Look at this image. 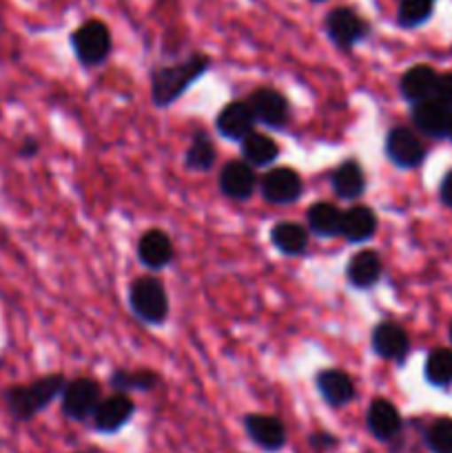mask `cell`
<instances>
[{"label": "cell", "instance_id": "2", "mask_svg": "<svg viewBox=\"0 0 452 453\" xmlns=\"http://www.w3.org/2000/svg\"><path fill=\"white\" fill-rule=\"evenodd\" d=\"M211 69V58L204 53H195L182 62L160 66L151 75V100L155 106H168L184 96L193 82H198Z\"/></svg>", "mask_w": 452, "mask_h": 453}, {"label": "cell", "instance_id": "14", "mask_svg": "<svg viewBox=\"0 0 452 453\" xmlns=\"http://www.w3.org/2000/svg\"><path fill=\"white\" fill-rule=\"evenodd\" d=\"M366 427L379 442H393L401 434L403 420L397 407L386 398H375L366 411Z\"/></svg>", "mask_w": 452, "mask_h": 453}, {"label": "cell", "instance_id": "30", "mask_svg": "<svg viewBox=\"0 0 452 453\" xmlns=\"http://www.w3.org/2000/svg\"><path fill=\"white\" fill-rule=\"evenodd\" d=\"M425 447L433 453H452V418H439L425 429Z\"/></svg>", "mask_w": 452, "mask_h": 453}, {"label": "cell", "instance_id": "5", "mask_svg": "<svg viewBox=\"0 0 452 453\" xmlns=\"http://www.w3.org/2000/svg\"><path fill=\"white\" fill-rule=\"evenodd\" d=\"M71 47L82 66H97L111 53V31L102 20H87L71 34Z\"/></svg>", "mask_w": 452, "mask_h": 453}, {"label": "cell", "instance_id": "27", "mask_svg": "<svg viewBox=\"0 0 452 453\" xmlns=\"http://www.w3.org/2000/svg\"><path fill=\"white\" fill-rule=\"evenodd\" d=\"M213 164H215V146H213L211 137L204 131H195L189 150H186V166L195 173H207L211 171Z\"/></svg>", "mask_w": 452, "mask_h": 453}, {"label": "cell", "instance_id": "29", "mask_svg": "<svg viewBox=\"0 0 452 453\" xmlns=\"http://www.w3.org/2000/svg\"><path fill=\"white\" fill-rule=\"evenodd\" d=\"M434 0H399L397 9V20L399 25L412 29V27H419L433 16Z\"/></svg>", "mask_w": 452, "mask_h": 453}, {"label": "cell", "instance_id": "23", "mask_svg": "<svg viewBox=\"0 0 452 453\" xmlns=\"http://www.w3.org/2000/svg\"><path fill=\"white\" fill-rule=\"evenodd\" d=\"M308 228L297 221H277L270 228V243L286 257L304 255L308 248Z\"/></svg>", "mask_w": 452, "mask_h": 453}, {"label": "cell", "instance_id": "4", "mask_svg": "<svg viewBox=\"0 0 452 453\" xmlns=\"http://www.w3.org/2000/svg\"><path fill=\"white\" fill-rule=\"evenodd\" d=\"M102 401V389L100 383L87 376L80 379L66 380L65 389L60 394V407L62 414L74 423H84V420L93 418L97 405Z\"/></svg>", "mask_w": 452, "mask_h": 453}, {"label": "cell", "instance_id": "36", "mask_svg": "<svg viewBox=\"0 0 452 453\" xmlns=\"http://www.w3.org/2000/svg\"><path fill=\"white\" fill-rule=\"evenodd\" d=\"M450 341H452V323H450Z\"/></svg>", "mask_w": 452, "mask_h": 453}, {"label": "cell", "instance_id": "6", "mask_svg": "<svg viewBox=\"0 0 452 453\" xmlns=\"http://www.w3.org/2000/svg\"><path fill=\"white\" fill-rule=\"evenodd\" d=\"M326 34L339 49L348 51L370 34L368 22L350 7H337L326 16Z\"/></svg>", "mask_w": 452, "mask_h": 453}, {"label": "cell", "instance_id": "26", "mask_svg": "<svg viewBox=\"0 0 452 453\" xmlns=\"http://www.w3.org/2000/svg\"><path fill=\"white\" fill-rule=\"evenodd\" d=\"M109 383L115 392H151L158 388L160 376L151 370H115Z\"/></svg>", "mask_w": 452, "mask_h": 453}, {"label": "cell", "instance_id": "3", "mask_svg": "<svg viewBox=\"0 0 452 453\" xmlns=\"http://www.w3.org/2000/svg\"><path fill=\"white\" fill-rule=\"evenodd\" d=\"M131 312L149 326H160L168 317V295L164 283L153 274L137 277L129 288Z\"/></svg>", "mask_w": 452, "mask_h": 453}, {"label": "cell", "instance_id": "21", "mask_svg": "<svg viewBox=\"0 0 452 453\" xmlns=\"http://www.w3.org/2000/svg\"><path fill=\"white\" fill-rule=\"evenodd\" d=\"M384 273V265H381V257L375 250H362L348 261V268H346V279L353 288L357 290H368V288L377 286Z\"/></svg>", "mask_w": 452, "mask_h": 453}, {"label": "cell", "instance_id": "11", "mask_svg": "<svg viewBox=\"0 0 452 453\" xmlns=\"http://www.w3.org/2000/svg\"><path fill=\"white\" fill-rule=\"evenodd\" d=\"M248 104H251L253 115L260 124L269 128H282L286 127L288 118H291V106L288 100L279 91L270 87L255 88L248 97Z\"/></svg>", "mask_w": 452, "mask_h": 453}, {"label": "cell", "instance_id": "17", "mask_svg": "<svg viewBox=\"0 0 452 453\" xmlns=\"http://www.w3.org/2000/svg\"><path fill=\"white\" fill-rule=\"evenodd\" d=\"M255 188L257 177L251 164H246L244 159H235V162H229L222 166L220 190L226 197L244 202V199H248L255 193Z\"/></svg>", "mask_w": 452, "mask_h": 453}, {"label": "cell", "instance_id": "1", "mask_svg": "<svg viewBox=\"0 0 452 453\" xmlns=\"http://www.w3.org/2000/svg\"><path fill=\"white\" fill-rule=\"evenodd\" d=\"M66 379L62 374H44L25 385H12L3 392L9 416L18 423H29L43 414L56 398H60Z\"/></svg>", "mask_w": 452, "mask_h": 453}, {"label": "cell", "instance_id": "28", "mask_svg": "<svg viewBox=\"0 0 452 453\" xmlns=\"http://www.w3.org/2000/svg\"><path fill=\"white\" fill-rule=\"evenodd\" d=\"M425 380L434 388H448L452 385V349L437 348L428 354L424 367Z\"/></svg>", "mask_w": 452, "mask_h": 453}, {"label": "cell", "instance_id": "18", "mask_svg": "<svg viewBox=\"0 0 452 453\" xmlns=\"http://www.w3.org/2000/svg\"><path fill=\"white\" fill-rule=\"evenodd\" d=\"M377 233V215L370 206L355 203L341 217V237L350 243H366Z\"/></svg>", "mask_w": 452, "mask_h": 453}, {"label": "cell", "instance_id": "19", "mask_svg": "<svg viewBox=\"0 0 452 453\" xmlns=\"http://www.w3.org/2000/svg\"><path fill=\"white\" fill-rule=\"evenodd\" d=\"M439 73L428 65H415L401 75V82H399V88H401V96L406 97L410 104H417V102L430 100L434 96V87H437Z\"/></svg>", "mask_w": 452, "mask_h": 453}, {"label": "cell", "instance_id": "8", "mask_svg": "<svg viewBox=\"0 0 452 453\" xmlns=\"http://www.w3.org/2000/svg\"><path fill=\"white\" fill-rule=\"evenodd\" d=\"M386 157L394 164L397 168H417L424 164L425 149L421 140L417 137L415 131L406 127L390 128L386 135Z\"/></svg>", "mask_w": 452, "mask_h": 453}, {"label": "cell", "instance_id": "12", "mask_svg": "<svg viewBox=\"0 0 452 453\" xmlns=\"http://www.w3.org/2000/svg\"><path fill=\"white\" fill-rule=\"evenodd\" d=\"M450 119L452 111L448 106H443L441 102L434 100V97L412 104V124L425 137H433V140L448 137V133H450Z\"/></svg>", "mask_w": 452, "mask_h": 453}, {"label": "cell", "instance_id": "16", "mask_svg": "<svg viewBox=\"0 0 452 453\" xmlns=\"http://www.w3.org/2000/svg\"><path fill=\"white\" fill-rule=\"evenodd\" d=\"M315 388L328 407H346L355 401V383L346 372L341 370H322L315 374Z\"/></svg>", "mask_w": 452, "mask_h": 453}, {"label": "cell", "instance_id": "7", "mask_svg": "<svg viewBox=\"0 0 452 453\" xmlns=\"http://www.w3.org/2000/svg\"><path fill=\"white\" fill-rule=\"evenodd\" d=\"M261 197L275 206H288L295 203L301 197L304 190V181H301L300 173H295L288 166L270 168L264 177H261Z\"/></svg>", "mask_w": 452, "mask_h": 453}, {"label": "cell", "instance_id": "31", "mask_svg": "<svg viewBox=\"0 0 452 453\" xmlns=\"http://www.w3.org/2000/svg\"><path fill=\"white\" fill-rule=\"evenodd\" d=\"M434 100L441 102L443 106L452 111V73H443L439 75L437 87H434Z\"/></svg>", "mask_w": 452, "mask_h": 453}, {"label": "cell", "instance_id": "15", "mask_svg": "<svg viewBox=\"0 0 452 453\" xmlns=\"http://www.w3.org/2000/svg\"><path fill=\"white\" fill-rule=\"evenodd\" d=\"M370 343L377 357L386 358V361L403 363L406 361L408 352H410V339H408L406 330H403L401 326H397V323L390 321L375 326Z\"/></svg>", "mask_w": 452, "mask_h": 453}, {"label": "cell", "instance_id": "34", "mask_svg": "<svg viewBox=\"0 0 452 453\" xmlns=\"http://www.w3.org/2000/svg\"><path fill=\"white\" fill-rule=\"evenodd\" d=\"M38 150H40L38 140H35V137H25V142H22L18 153H20V157H34V155H38Z\"/></svg>", "mask_w": 452, "mask_h": 453}, {"label": "cell", "instance_id": "37", "mask_svg": "<svg viewBox=\"0 0 452 453\" xmlns=\"http://www.w3.org/2000/svg\"><path fill=\"white\" fill-rule=\"evenodd\" d=\"M313 3H323V0H313Z\"/></svg>", "mask_w": 452, "mask_h": 453}, {"label": "cell", "instance_id": "33", "mask_svg": "<svg viewBox=\"0 0 452 453\" xmlns=\"http://www.w3.org/2000/svg\"><path fill=\"white\" fill-rule=\"evenodd\" d=\"M439 197L446 203L448 208H452V171L446 173V177L441 180V186H439Z\"/></svg>", "mask_w": 452, "mask_h": 453}, {"label": "cell", "instance_id": "24", "mask_svg": "<svg viewBox=\"0 0 452 453\" xmlns=\"http://www.w3.org/2000/svg\"><path fill=\"white\" fill-rule=\"evenodd\" d=\"M331 184L337 197L353 202V199L362 197L363 190H366V175H363V168L359 166V162L348 159V162L335 168V173L331 177Z\"/></svg>", "mask_w": 452, "mask_h": 453}, {"label": "cell", "instance_id": "32", "mask_svg": "<svg viewBox=\"0 0 452 453\" xmlns=\"http://www.w3.org/2000/svg\"><path fill=\"white\" fill-rule=\"evenodd\" d=\"M308 442H310V447H313L315 451H331V449H335L337 445H339L337 436H332V434H328V432L310 434Z\"/></svg>", "mask_w": 452, "mask_h": 453}, {"label": "cell", "instance_id": "9", "mask_svg": "<svg viewBox=\"0 0 452 453\" xmlns=\"http://www.w3.org/2000/svg\"><path fill=\"white\" fill-rule=\"evenodd\" d=\"M244 432L251 438L257 449L266 453L282 451L286 447L288 434L286 425L277 416L269 414H248L244 416Z\"/></svg>", "mask_w": 452, "mask_h": 453}, {"label": "cell", "instance_id": "25", "mask_svg": "<svg viewBox=\"0 0 452 453\" xmlns=\"http://www.w3.org/2000/svg\"><path fill=\"white\" fill-rule=\"evenodd\" d=\"M242 157L253 168L270 166L279 157V146L275 144L273 137L253 131L251 135H246L242 140Z\"/></svg>", "mask_w": 452, "mask_h": 453}, {"label": "cell", "instance_id": "20", "mask_svg": "<svg viewBox=\"0 0 452 453\" xmlns=\"http://www.w3.org/2000/svg\"><path fill=\"white\" fill-rule=\"evenodd\" d=\"M137 257L151 270L167 268L173 261V242L162 230H149L137 242Z\"/></svg>", "mask_w": 452, "mask_h": 453}, {"label": "cell", "instance_id": "13", "mask_svg": "<svg viewBox=\"0 0 452 453\" xmlns=\"http://www.w3.org/2000/svg\"><path fill=\"white\" fill-rule=\"evenodd\" d=\"M255 115L246 100H235L220 111L215 119V128L222 137L233 142H242L244 137L255 131Z\"/></svg>", "mask_w": 452, "mask_h": 453}, {"label": "cell", "instance_id": "22", "mask_svg": "<svg viewBox=\"0 0 452 453\" xmlns=\"http://www.w3.org/2000/svg\"><path fill=\"white\" fill-rule=\"evenodd\" d=\"M341 217H344V212L332 202H317L306 212V228L315 237H341Z\"/></svg>", "mask_w": 452, "mask_h": 453}, {"label": "cell", "instance_id": "35", "mask_svg": "<svg viewBox=\"0 0 452 453\" xmlns=\"http://www.w3.org/2000/svg\"><path fill=\"white\" fill-rule=\"evenodd\" d=\"M448 137H450V140H452V119H450V133H448Z\"/></svg>", "mask_w": 452, "mask_h": 453}, {"label": "cell", "instance_id": "10", "mask_svg": "<svg viewBox=\"0 0 452 453\" xmlns=\"http://www.w3.org/2000/svg\"><path fill=\"white\" fill-rule=\"evenodd\" d=\"M133 414H136V403L131 401L129 394L118 392L109 398H102L91 418L93 429L97 434H106V436L118 434L133 418Z\"/></svg>", "mask_w": 452, "mask_h": 453}]
</instances>
